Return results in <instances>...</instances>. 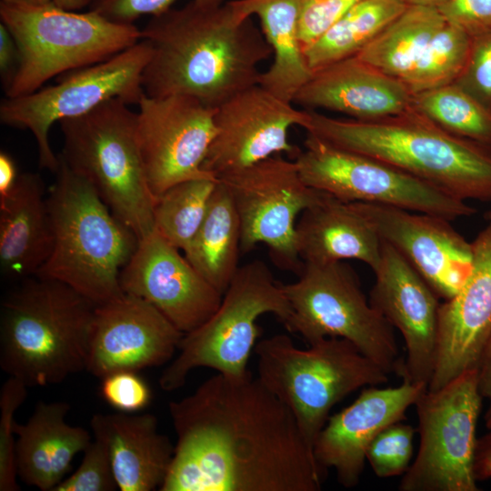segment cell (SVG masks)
<instances>
[{"instance_id":"27","label":"cell","mask_w":491,"mask_h":491,"mask_svg":"<svg viewBox=\"0 0 491 491\" xmlns=\"http://www.w3.org/2000/svg\"><path fill=\"white\" fill-rule=\"evenodd\" d=\"M53 245L47 196L38 174L20 173L9 195L0 200V267L8 277L36 275Z\"/></svg>"},{"instance_id":"50","label":"cell","mask_w":491,"mask_h":491,"mask_svg":"<svg viewBox=\"0 0 491 491\" xmlns=\"http://www.w3.org/2000/svg\"><path fill=\"white\" fill-rule=\"evenodd\" d=\"M484 421H485V425L487 430L491 429V400H490L489 406L484 416Z\"/></svg>"},{"instance_id":"46","label":"cell","mask_w":491,"mask_h":491,"mask_svg":"<svg viewBox=\"0 0 491 491\" xmlns=\"http://www.w3.org/2000/svg\"><path fill=\"white\" fill-rule=\"evenodd\" d=\"M477 378L480 393L484 398L491 400V336L485 347L477 367Z\"/></svg>"},{"instance_id":"35","label":"cell","mask_w":491,"mask_h":491,"mask_svg":"<svg viewBox=\"0 0 491 491\" xmlns=\"http://www.w3.org/2000/svg\"><path fill=\"white\" fill-rule=\"evenodd\" d=\"M416 429L402 422L394 423L372 440L366 459L381 478L404 475L411 465Z\"/></svg>"},{"instance_id":"4","label":"cell","mask_w":491,"mask_h":491,"mask_svg":"<svg viewBox=\"0 0 491 491\" xmlns=\"http://www.w3.org/2000/svg\"><path fill=\"white\" fill-rule=\"evenodd\" d=\"M95 306L61 282L25 278L1 304L2 370L27 386L85 371Z\"/></svg>"},{"instance_id":"47","label":"cell","mask_w":491,"mask_h":491,"mask_svg":"<svg viewBox=\"0 0 491 491\" xmlns=\"http://www.w3.org/2000/svg\"><path fill=\"white\" fill-rule=\"evenodd\" d=\"M101 0H54V3L66 10L78 11L90 4H95Z\"/></svg>"},{"instance_id":"38","label":"cell","mask_w":491,"mask_h":491,"mask_svg":"<svg viewBox=\"0 0 491 491\" xmlns=\"http://www.w3.org/2000/svg\"><path fill=\"white\" fill-rule=\"evenodd\" d=\"M360 0H298V31L303 48L327 32Z\"/></svg>"},{"instance_id":"3","label":"cell","mask_w":491,"mask_h":491,"mask_svg":"<svg viewBox=\"0 0 491 491\" xmlns=\"http://www.w3.org/2000/svg\"><path fill=\"white\" fill-rule=\"evenodd\" d=\"M306 133L394 165L464 201H491V145L443 129L412 107L375 120L306 110Z\"/></svg>"},{"instance_id":"36","label":"cell","mask_w":491,"mask_h":491,"mask_svg":"<svg viewBox=\"0 0 491 491\" xmlns=\"http://www.w3.org/2000/svg\"><path fill=\"white\" fill-rule=\"evenodd\" d=\"M27 386L9 376L0 391V490L17 491L15 414L25 402Z\"/></svg>"},{"instance_id":"23","label":"cell","mask_w":491,"mask_h":491,"mask_svg":"<svg viewBox=\"0 0 491 491\" xmlns=\"http://www.w3.org/2000/svg\"><path fill=\"white\" fill-rule=\"evenodd\" d=\"M294 103L366 121L409 110L412 93L398 79L354 55L314 71Z\"/></svg>"},{"instance_id":"6","label":"cell","mask_w":491,"mask_h":491,"mask_svg":"<svg viewBox=\"0 0 491 491\" xmlns=\"http://www.w3.org/2000/svg\"><path fill=\"white\" fill-rule=\"evenodd\" d=\"M254 350L257 378L290 410L312 451L336 404L361 387L388 381L384 369L345 338L326 337L301 349L278 334Z\"/></svg>"},{"instance_id":"20","label":"cell","mask_w":491,"mask_h":491,"mask_svg":"<svg viewBox=\"0 0 491 491\" xmlns=\"http://www.w3.org/2000/svg\"><path fill=\"white\" fill-rule=\"evenodd\" d=\"M382 241L398 251L438 297L451 298L473 267L472 243L445 217L399 207L356 202Z\"/></svg>"},{"instance_id":"49","label":"cell","mask_w":491,"mask_h":491,"mask_svg":"<svg viewBox=\"0 0 491 491\" xmlns=\"http://www.w3.org/2000/svg\"><path fill=\"white\" fill-rule=\"evenodd\" d=\"M2 3L22 5H41L54 3V0H1Z\"/></svg>"},{"instance_id":"51","label":"cell","mask_w":491,"mask_h":491,"mask_svg":"<svg viewBox=\"0 0 491 491\" xmlns=\"http://www.w3.org/2000/svg\"><path fill=\"white\" fill-rule=\"evenodd\" d=\"M484 216L487 220L488 224H491V210L485 213Z\"/></svg>"},{"instance_id":"34","label":"cell","mask_w":491,"mask_h":491,"mask_svg":"<svg viewBox=\"0 0 491 491\" xmlns=\"http://www.w3.org/2000/svg\"><path fill=\"white\" fill-rule=\"evenodd\" d=\"M471 43L467 33L446 20L404 85L415 94L456 82L466 63Z\"/></svg>"},{"instance_id":"40","label":"cell","mask_w":491,"mask_h":491,"mask_svg":"<svg viewBox=\"0 0 491 491\" xmlns=\"http://www.w3.org/2000/svg\"><path fill=\"white\" fill-rule=\"evenodd\" d=\"M101 395L112 407L125 413L144 409L152 398L149 386L134 371H118L102 378Z\"/></svg>"},{"instance_id":"10","label":"cell","mask_w":491,"mask_h":491,"mask_svg":"<svg viewBox=\"0 0 491 491\" xmlns=\"http://www.w3.org/2000/svg\"><path fill=\"white\" fill-rule=\"evenodd\" d=\"M291 306L285 325L308 344L345 338L387 374H398L394 327L366 299L356 272L343 261L303 263L298 279L282 285Z\"/></svg>"},{"instance_id":"14","label":"cell","mask_w":491,"mask_h":491,"mask_svg":"<svg viewBox=\"0 0 491 491\" xmlns=\"http://www.w3.org/2000/svg\"><path fill=\"white\" fill-rule=\"evenodd\" d=\"M217 179L228 190L241 224V252L265 244L280 267L300 273L296 218L325 195L308 186L295 161L273 155Z\"/></svg>"},{"instance_id":"16","label":"cell","mask_w":491,"mask_h":491,"mask_svg":"<svg viewBox=\"0 0 491 491\" xmlns=\"http://www.w3.org/2000/svg\"><path fill=\"white\" fill-rule=\"evenodd\" d=\"M306 110H298L260 85L246 88L215 110L216 134L202 168L218 177L281 153L300 151L288 139L292 126H304Z\"/></svg>"},{"instance_id":"12","label":"cell","mask_w":491,"mask_h":491,"mask_svg":"<svg viewBox=\"0 0 491 491\" xmlns=\"http://www.w3.org/2000/svg\"><path fill=\"white\" fill-rule=\"evenodd\" d=\"M483 396L477 370L466 371L416 400L419 446L400 491H478L474 475Z\"/></svg>"},{"instance_id":"8","label":"cell","mask_w":491,"mask_h":491,"mask_svg":"<svg viewBox=\"0 0 491 491\" xmlns=\"http://www.w3.org/2000/svg\"><path fill=\"white\" fill-rule=\"evenodd\" d=\"M0 18L19 52L16 74L5 92L31 94L55 76L104 62L141 40L134 24L111 21L95 10L78 12L55 3L41 5L0 2Z\"/></svg>"},{"instance_id":"41","label":"cell","mask_w":491,"mask_h":491,"mask_svg":"<svg viewBox=\"0 0 491 491\" xmlns=\"http://www.w3.org/2000/svg\"><path fill=\"white\" fill-rule=\"evenodd\" d=\"M175 0H101L94 4L93 10L105 18L125 24H133L145 15H156L169 8ZM202 5H219L225 0H193Z\"/></svg>"},{"instance_id":"29","label":"cell","mask_w":491,"mask_h":491,"mask_svg":"<svg viewBox=\"0 0 491 491\" xmlns=\"http://www.w3.org/2000/svg\"><path fill=\"white\" fill-rule=\"evenodd\" d=\"M240 252L239 216L228 190L217 179L205 220L184 255L224 295L240 267Z\"/></svg>"},{"instance_id":"13","label":"cell","mask_w":491,"mask_h":491,"mask_svg":"<svg viewBox=\"0 0 491 491\" xmlns=\"http://www.w3.org/2000/svg\"><path fill=\"white\" fill-rule=\"evenodd\" d=\"M296 156L303 181L345 202H363L431 214L454 220L476 210L456 198L381 160L345 150L307 134Z\"/></svg>"},{"instance_id":"21","label":"cell","mask_w":491,"mask_h":491,"mask_svg":"<svg viewBox=\"0 0 491 491\" xmlns=\"http://www.w3.org/2000/svg\"><path fill=\"white\" fill-rule=\"evenodd\" d=\"M473 267L461 287L440 304L434 373L428 390L477 370L491 336V224L472 242Z\"/></svg>"},{"instance_id":"19","label":"cell","mask_w":491,"mask_h":491,"mask_svg":"<svg viewBox=\"0 0 491 491\" xmlns=\"http://www.w3.org/2000/svg\"><path fill=\"white\" fill-rule=\"evenodd\" d=\"M369 303L400 331L406 350L398 376L428 386L436 356L438 296L411 264L383 241Z\"/></svg>"},{"instance_id":"2","label":"cell","mask_w":491,"mask_h":491,"mask_svg":"<svg viewBox=\"0 0 491 491\" xmlns=\"http://www.w3.org/2000/svg\"><path fill=\"white\" fill-rule=\"evenodd\" d=\"M141 39L151 45L142 76L146 95H187L212 108L257 85L258 65L272 55L235 0L169 8L152 16Z\"/></svg>"},{"instance_id":"39","label":"cell","mask_w":491,"mask_h":491,"mask_svg":"<svg viewBox=\"0 0 491 491\" xmlns=\"http://www.w3.org/2000/svg\"><path fill=\"white\" fill-rule=\"evenodd\" d=\"M455 83L491 108V32L472 37L466 63Z\"/></svg>"},{"instance_id":"37","label":"cell","mask_w":491,"mask_h":491,"mask_svg":"<svg viewBox=\"0 0 491 491\" xmlns=\"http://www.w3.org/2000/svg\"><path fill=\"white\" fill-rule=\"evenodd\" d=\"M117 484L105 446L94 438L84 451L77 469L54 491H113Z\"/></svg>"},{"instance_id":"7","label":"cell","mask_w":491,"mask_h":491,"mask_svg":"<svg viewBox=\"0 0 491 491\" xmlns=\"http://www.w3.org/2000/svg\"><path fill=\"white\" fill-rule=\"evenodd\" d=\"M128 105L114 98L83 115L60 121L64 145L59 157L139 240L154 231L156 198L141 158L137 115Z\"/></svg>"},{"instance_id":"22","label":"cell","mask_w":491,"mask_h":491,"mask_svg":"<svg viewBox=\"0 0 491 491\" xmlns=\"http://www.w3.org/2000/svg\"><path fill=\"white\" fill-rule=\"evenodd\" d=\"M396 387L364 388L357 398L338 413L329 416L313 447L318 466L336 471L346 488L360 481L368 446L386 426L406 420V411L427 389L424 384L402 378Z\"/></svg>"},{"instance_id":"9","label":"cell","mask_w":491,"mask_h":491,"mask_svg":"<svg viewBox=\"0 0 491 491\" xmlns=\"http://www.w3.org/2000/svg\"><path fill=\"white\" fill-rule=\"evenodd\" d=\"M265 314L275 315L286 325L291 306L266 264L254 260L239 267L215 312L184 334L178 356L160 376V387L167 392L179 389L197 367L225 376L247 374L248 359L260 336L256 320Z\"/></svg>"},{"instance_id":"17","label":"cell","mask_w":491,"mask_h":491,"mask_svg":"<svg viewBox=\"0 0 491 491\" xmlns=\"http://www.w3.org/2000/svg\"><path fill=\"white\" fill-rule=\"evenodd\" d=\"M119 281L123 293L152 305L183 334L205 323L223 296L155 230L138 240Z\"/></svg>"},{"instance_id":"11","label":"cell","mask_w":491,"mask_h":491,"mask_svg":"<svg viewBox=\"0 0 491 491\" xmlns=\"http://www.w3.org/2000/svg\"><path fill=\"white\" fill-rule=\"evenodd\" d=\"M150 55V44L141 39L104 62L61 75L55 85L25 95L5 97L0 105V121L30 131L36 142L39 166L55 173L59 157L49 142L52 125L83 115L114 98L137 105L145 94L142 76Z\"/></svg>"},{"instance_id":"25","label":"cell","mask_w":491,"mask_h":491,"mask_svg":"<svg viewBox=\"0 0 491 491\" xmlns=\"http://www.w3.org/2000/svg\"><path fill=\"white\" fill-rule=\"evenodd\" d=\"M69 410L67 402H38L25 424L15 422V463L22 482L54 491L75 456L92 441L86 429L66 423Z\"/></svg>"},{"instance_id":"18","label":"cell","mask_w":491,"mask_h":491,"mask_svg":"<svg viewBox=\"0 0 491 491\" xmlns=\"http://www.w3.org/2000/svg\"><path fill=\"white\" fill-rule=\"evenodd\" d=\"M183 336L152 305L123 293L95 306L85 371L102 379L164 365Z\"/></svg>"},{"instance_id":"45","label":"cell","mask_w":491,"mask_h":491,"mask_svg":"<svg viewBox=\"0 0 491 491\" xmlns=\"http://www.w3.org/2000/svg\"><path fill=\"white\" fill-rule=\"evenodd\" d=\"M20 173L14 158L5 151L0 152V200L5 198L15 186Z\"/></svg>"},{"instance_id":"32","label":"cell","mask_w":491,"mask_h":491,"mask_svg":"<svg viewBox=\"0 0 491 491\" xmlns=\"http://www.w3.org/2000/svg\"><path fill=\"white\" fill-rule=\"evenodd\" d=\"M412 108L453 135L491 145V108L455 82L412 94Z\"/></svg>"},{"instance_id":"1","label":"cell","mask_w":491,"mask_h":491,"mask_svg":"<svg viewBox=\"0 0 491 491\" xmlns=\"http://www.w3.org/2000/svg\"><path fill=\"white\" fill-rule=\"evenodd\" d=\"M176 443L161 491H318V466L290 410L250 372L216 373L169 403Z\"/></svg>"},{"instance_id":"28","label":"cell","mask_w":491,"mask_h":491,"mask_svg":"<svg viewBox=\"0 0 491 491\" xmlns=\"http://www.w3.org/2000/svg\"><path fill=\"white\" fill-rule=\"evenodd\" d=\"M249 16L256 15L274 60L261 73L258 85L294 103L313 71L306 62L298 31V0H235Z\"/></svg>"},{"instance_id":"26","label":"cell","mask_w":491,"mask_h":491,"mask_svg":"<svg viewBox=\"0 0 491 491\" xmlns=\"http://www.w3.org/2000/svg\"><path fill=\"white\" fill-rule=\"evenodd\" d=\"M296 245L303 263L356 259L375 271L381 261L383 241L356 202L325 194L300 215Z\"/></svg>"},{"instance_id":"5","label":"cell","mask_w":491,"mask_h":491,"mask_svg":"<svg viewBox=\"0 0 491 491\" xmlns=\"http://www.w3.org/2000/svg\"><path fill=\"white\" fill-rule=\"evenodd\" d=\"M55 174L47 196L52 250L35 276L103 304L123 294L120 273L138 238L60 157Z\"/></svg>"},{"instance_id":"43","label":"cell","mask_w":491,"mask_h":491,"mask_svg":"<svg viewBox=\"0 0 491 491\" xmlns=\"http://www.w3.org/2000/svg\"><path fill=\"white\" fill-rule=\"evenodd\" d=\"M19 52L16 43L4 24H0V77L5 92L18 68Z\"/></svg>"},{"instance_id":"33","label":"cell","mask_w":491,"mask_h":491,"mask_svg":"<svg viewBox=\"0 0 491 491\" xmlns=\"http://www.w3.org/2000/svg\"><path fill=\"white\" fill-rule=\"evenodd\" d=\"M217 178L178 183L156 198L154 230L183 253L189 247L206 215Z\"/></svg>"},{"instance_id":"48","label":"cell","mask_w":491,"mask_h":491,"mask_svg":"<svg viewBox=\"0 0 491 491\" xmlns=\"http://www.w3.org/2000/svg\"><path fill=\"white\" fill-rule=\"evenodd\" d=\"M408 6H424L439 9L449 0H401Z\"/></svg>"},{"instance_id":"44","label":"cell","mask_w":491,"mask_h":491,"mask_svg":"<svg viewBox=\"0 0 491 491\" xmlns=\"http://www.w3.org/2000/svg\"><path fill=\"white\" fill-rule=\"evenodd\" d=\"M474 475L477 482L491 478V429L477 438L475 460Z\"/></svg>"},{"instance_id":"30","label":"cell","mask_w":491,"mask_h":491,"mask_svg":"<svg viewBox=\"0 0 491 491\" xmlns=\"http://www.w3.org/2000/svg\"><path fill=\"white\" fill-rule=\"evenodd\" d=\"M446 23L436 8L407 6L356 55L404 84Z\"/></svg>"},{"instance_id":"15","label":"cell","mask_w":491,"mask_h":491,"mask_svg":"<svg viewBox=\"0 0 491 491\" xmlns=\"http://www.w3.org/2000/svg\"><path fill=\"white\" fill-rule=\"evenodd\" d=\"M137 105V141L155 198L184 181L216 178L202 168L216 134L215 108L182 95L153 97L144 94Z\"/></svg>"},{"instance_id":"31","label":"cell","mask_w":491,"mask_h":491,"mask_svg":"<svg viewBox=\"0 0 491 491\" xmlns=\"http://www.w3.org/2000/svg\"><path fill=\"white\" fill-rule=\"evenodd\" d=\"M407 6L401 0L358 1L327 32L304 47L308 66L314 72L357 55Z\"/></svg>"},{"instance_id":"24","label":"cell","mask_w":491,"mask_h":491,"mask_svg":"<svg viewBox=\"0 0 491 491\" xmlns=\"http://www.w3.org/2000/svg\"><path fill=\"white\" fill-rule=\"evenodd\" d=\"M90 426L94 438L109 456L118 489L152 491L161 487L175 445L159 432L153 414H95Z\"/></svg>"},{"instance_id":"42","label":"cell","mask_w":491,"mask_h":491,"mask_svg":"<svg viewBox=\"0 0 491 491\" xmlns=\"http://www.w3.org/2000/svg\"><path fill=\"white\" fill-rule=\"evenodd\" d=\"M438 10L471 37L491 32V0H449Z\"/></svg>"}]
</instances>
